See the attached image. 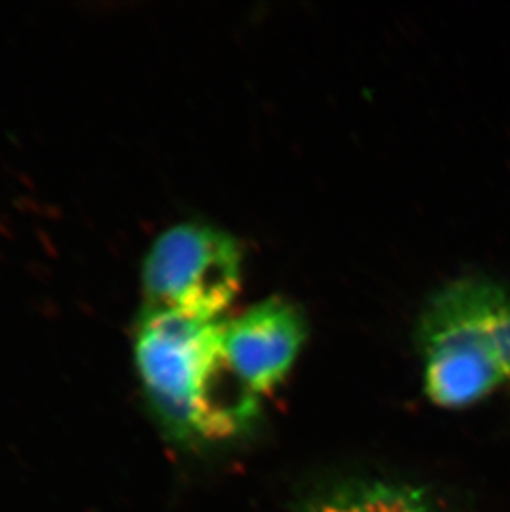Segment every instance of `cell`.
<instances>
[{"mask_svg": "<svg viewBox=\"0 0 510 512\" xmlns=\"http://www.w3.org/2000/svg\"><path fill=\"white\" fill-rule=\"evenodd\" d=\"M424 392L458 410L491 395L510 378V292L469 277L431 295L419 317Z\"/></svg>", "mask_w": 510, "mask_h": 512, "instance_id": "cell-2", "label": "cell"}, {"mask_svg": "<svg viewBox=\"0 0 510 512\" xmlns=\"http://www.w3.org/2000/svg\"><path fill=\"white\" fill-rule=\"evenodd\" d=\"M307 335L304 315L289 300L270 297L224 320L227 368L246 392L260 398L290 372Z\"/></svg>", "mask_w": 510, "mask_h": 512, "instance_id": "cell-4", "label": "cell"}, {"mask_svg": "<svg viewBox=\"0 0 510 512\" xmlns=\"http://www.w3.org/2000/svg\"><path fill=\"white\" fill-rule=\"evenodd\" d=\"M242 282L239 242L211 224H174L146 252L141 269L145 304L221 319Z\"/></svg>", "mask_w": 510, "mask_h": 512, "instance_id": "cell-3", "label": "cell"}, {"mask_svg": "<svg viewBox=\"0 0 510 512\" xmlns=\"http://www.w3.org/2000/svg\"><path fill=\"white\" fill-rule=\"evenodd\" d=\"M308 512H434L418 489L405 484L365 483L323 498Z\"/></svg>", "mask_w": 510, "mask_h": 512, "instance_id": "cell-5", "label": "cell"}, {"mask_svg": "<svg viewBox=\"0 0 510 512\" xmlns=\"http://www.w3.org/2000/svg\"><path fill=\"white\" fill-rule=\"evenodd\" d=\"M224 320L143 305L133 353L141 388L164 430L183 443L241 433L259 398L239 385L222 350Z\"/></svg>", "mask_w": 510, "mask_h": 512, "instance_id": "cell-1", "label": "cell"}]
</instances>
